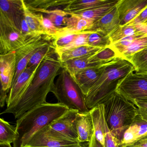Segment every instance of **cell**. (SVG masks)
I'll return each mask as SVG.
<instances>
[{
  "label": "cell",
  "instance_id": "obj_11",
  "mask_svg": "<svg viewBox=\"0 0 147 147\" xmlns=\"http://www.w3.org/2000/svg\"><path fill=\"white\" fill-rule=\"evenodd\" d=\"M17 67L16 51L0 55V78L1 89H11L15 76Z\"/></svg>",
  "mask_w": 147,
  "mask_h": 147
},
{
  "label": "cell",
  "instance_id": "obj_15",
  "mask_svg": "<svg viewBox=\"0 0 147 147\" xmlns=\"http://www.w3.org/2000/svg\"><path fill=\"white\" fill-rule=\"evenodd\" d=\"M68 13L70 17H68L66 26L59 28L55 38L66 34L79 33L92 30L94 23L93 21L73 13Z\"/></svg>",
  "mask_w": 147,
  "mask_h": 147
},
{
  "label": "cell",
  "instance_id": "obj_35",
  "mask_svg": "<svg viewBox=\"0 0 147 147\" xmlns=\"http://www.w3.org/2000/svg\"><path fill=\"white\" fill-rule=\"evenodd\" d=\"M53 47V46L48 43L38 49L32 57L27 67H37L42 61L45 57L50 52Z\"/></svg>",
  "mask_w": 147,
  "mask_h": 147
},
{
  "label": "cell",
  "instance_id": "obj_4",
  "mask_svg": "<svg viewBox=\"0 0 147 147\" xmlns=\"http://www.w3.org/2000/svg\"><path fill=\"white\" fill-rule=\"evenodd\" d=\"M106 120L119 144L125 131L138 116L135 104L115 92L103 103Z\"/></svg>",
  "mask_w": 147,
  "mask_h": 147
},
{
  "label": "cell",
  "instance_id": "obj_41",
  "mask_svg": "<svg viewBox=\"0 0 147 147\" xmlns=\"http://www.w3.org/2000/svg\"><path fill=\"white\" fill-rule=\"evenodd\" d=\"M147 22V6L133 20L128 24L135 25L138 24H146Z\"/></svg>",
  "mask_w": 147,
  "mask_h": 147
},
{
  "label": "cell",
  "instance_id": "obj_9",
  "mask_svg": "<svg viewBox=\"0 0 147 147\" xmlns=\"http://www.w3.org/2000/svg\"><path fill=\"white\" fill-rule=\"evenodd\" d=\"M42 36H37L27 39L26 43L16 51L17 67L13 84L25 70L34 53L41 47L49 43Z\"/></svg>",
  "mask_w": 147,
  "mask_h": 147
},
{
  "label": "cell",
  "instance_id": "obj_18",
  "mask_svg": "<svg viewBox=\"0 0 147 147\" xmlns=\"http://www.w3.org/2000/svg\"><path fill=\"white\" fill-rule=\"evenodd\" d=\"M103 66L87 69L76 73L73 77L71 76L85 96L100 76L103 71Z\"/></svg>",
  "mask_w": 147,
  "mask_h": 147
},
{
  "label": "cell",
  "instance_id": "obj_48",
  "mask_svg": "<svg viewBox=\"0 0 147 147\" xmlns=\"http://www.w3.org/2000/svg\"><path fill=\"white\" fill-rule=\"evenodd\" d=\"M136 73L140 74H147V67L144 69L142 70V71H140L139 72H136Z\"/></svg>",
  "mask_w": 147,
  "mask_h": 147
},
{
  "label": "cell",
  "instance_id": "obj_50",
  "mask_svg": "<svg viewBox=\"0 0 147 147\" xmlns=\"http://www.w3.org/2000/svg\"><path fill=\"white\" fill-rule=\"evenodd\" d=\"M140 141H144V142H147V136L144 138H142V139L140 140Z\"/></svg>",
  "mask_w": 147,
  "mask_h": 147
},
{
  "label": "cell",
  "instance_id": "obj_1",
  "mask_svg": "<svg viewBox=\"0 0 147 147\" xmlns=\"http://www.w3.org/2000/svg\"><path fill=\"white\" fill-rule=\"evenodd\" d=\"M63 68L62 63L53 47L39 65L28 88L22 97L1 114L12 113L16 119L42 104L55 84V79Z\"/></svg>",
  "mask_w": 147,
  "mask_h": 147
},
{
  "label": "cell",
  "instance_id": "obj_34",
  "mask_svg": "<svg viewBox=\"0 0 147 147\" xmlns=\"http://www.w3.org/2000/svg\"><path fill=\"white\" fill-rule=\"evenodd\" d=\"M94 31L87 30L82 32L80 33L75 39L68 45L62 49L56 50L58 55H60L61 54L63 53L64 51L76 49L78 47H81L82 46L88 45V38L89 35L92 33Z\"/></svg>",
  "mask_w": 147,
  "mask_h": 147
},
{
  "label": "cell",
  "instance_id": "obj_36",
  "mask_svg": "<svg viewBox=\"0 0 147 147\" xmlns=\"http://www.w3.org/2000/svg\"><path fill=\"white\" fill-rule=\"evenodd\" d=\"M135 68V72H139L147 67V48L136 53L130 59Z\"/></svg>",
  "mask_w": 147,
  "mask_h": 147
},
{
  "label": "cell",
  "instance_id": "obj_8",
  "mask_svg": "<svg viewBox=\"0 0 147 147\" xmlns=\"http://www.w3.org/2000/svg\"><path fill=\"white\" fill-rule=\"evenodd\" d=\"M80 144L48 125L36 132L24 147H63Z\"/></svg>",
  "mask_w": 147,
  "mask_h": 147
},
{
  "label": "cell",
  "instance_id": "obj_21",
  "mask_svg": "<svg viewBox=\"0 0 147 147\" xmlns=\"http://www.w3.org/2000/svg\"><path fill=\"white\" fill-rule=\"evenodd\" d=\"M92 55L62 62L63 68L67 70L69 75L73 77L76 73L82 70L103 66V65H100L90 63V57Z\"/></svg>",
  "mask_w": 147,
  "mask_h": 147
},
{
  "label": "cell",
  "instance_id": "obj_29",
  "mask_svg": "<svg viewBox=\"0 0 147 147\" xmlns=\"http://www.w3.org/2000/svg\"><path fill=\"white\" fill-rule=\"evenodd\" d=\"M135 35H136V30L134 26L128 24L123 26L119 25L108 36L111 45L126 37Z\"/></svg>",
  "mask_w": 147,
  "mask_h": 147
},
{
  "label": "cell",
  "instance_id": "obj_32",
  "mask_svg": "<svg viewBox=\"0 0 147 147\" xmlns=\"http://www.w3.org/2000/svg\"><path fill=\"white\" fill-rule=\"evenodd\" d=\"M37 17L43 29L46 40H54L57 36L59 28L56 26L48 18L44 17L42 13H38Z\"/></svg>",
  "mask_w": 147,
  "mask_h": 147
},
{
  "label": "cell",
  "instance_id": "obj_16",
  "mask_svg": "<svg viewBox=\"0 0 147 147\" xmlns=\"http://www.w3.org/2000/svg\"><path fill=\"white\" fill-rule=\"evenodd\" d=\"M93 124L94 132L97 140L105 147V136L110 130L105 115L104 105H98L90 110Z\"/></svg>",
  "mask_w": 147,
  "mask_h": 147
},
{
  "label": "cell",
  "instance_id": "obj_2",
  "mask_svg": "<svg viewBox=\"0 0 147 147\" xmlns=\"http://www.w3.org/2000/svg\"><path fill=\"white\" fill-rule=\"evenodd\" d=\"M135 69L132 63L120 57L103 66L102 73L85 95L86 105L90 111L103 104L116 92L119 81Z\"/></svg>",
  "mask_w": 147,
  "mask_h": 147
},
{
  "label": "cell",
  "instance_id": "obj_30",
  "mask_svg": "<svg viewBox=\"0 0 147 147\" xmlns=\"http://www.w3.org/2000/svg\"><path fill=\"white\" fill-rule=\"evenodd\" d=\"M117 57L116 52L111 47H107L92 55L90 57V63L103 65Z\"/></svg>",
  "mask_w": 147,
  "mask_h": 147
},
{
  "label": "cell",
  "instance_id": "obj_22",
  "mask_svg": "<svg viewBox=\"0 0 147 147\" xmlns=\"http://www.w3.org/2000/svg\"><path fill=\"white\" fill-rule=\"evenodd\" d=\"M119 0H111V1L98 7L92 8L83 11L69 13L80 16L86 19L92 20L94 22L99 20L108 13L116 6Z\"/></svg>",
  "mask_w": 147,
  "mask_h": 147
},
{
  "label": "cell",
  "instance_id": "obj_23",
  "mask_svg": "<svg viewBox=\"0 0 147 147\" xmlns=\"http://www.w3.org/2000/svg\"><path fill=\"white\" fill-rule=\"evenodd\" d=\"M110 1L111 0H72L63 10L68 13L83 11L98 7Z\"/></svg>",
  "mask_w": 147,
  "mask_h": 147
},
{
  "label": "cell",
  "instance_id": "obj_3",
  "mask_svg": "<svg viewBox=\"0 0 147 147\" xmlns=\"http://www.w3.org/2000/svg\"><path fill=\"white\" fill-rule=\"evenodd\" d=\"M69 110L58 102H46L26 113L17 120L18 136L13 143V147H24L36 132L49 125Z\"/></svg>",
  "mask_w": 147,
  "mask_h": 147
},
{
  "label": "cell",
  "instance_id": "obj_42",
  "mask_svg": "<svg viewBox=\"0 0 147 147\" xmlns=\"http://www.w3.org/2000/svg\"><path fill=\"white\" fill-rule=\"evenodd\" d=\"M21 32L22 34L27 38V39L33 37L38 36V35L35 34L29 27L27 23L25 20V18L23 19L21 24Z\"/></svg>",
  "mask_w": 147,
  "mask_h": 147
},
{
  "label": "cell",
  "instance_id": "obj_37",
  "mask_svg": "<svg viewBox=\"0 0 147 147\" xmlns=\"http://www.w3.org/2000/svg\"><path fill=\"white\" fill-rule=\"evenodd\" d=\"M141 37H143L136 35L126 37L115 43L112 44L110 47L116 52L118 57H120L121 54L134 41Z\"/></svg>",
  "mask_w": 147,
  "mask_h": 147
},
{
  "label": "cell",
  "instance_id": "obj_38",
  "mask_svg": "<svg viewBox=\"0 0 147 147\" xmlns=\"http://www.w3.org/2000/svg\"><path fill=\"white\" fill-rule=\"evenodd\" d=\"M82 32L66 34L57 38L54 39L53 47L55 48V50H57L67 46L71 43Z\"/></svg>",
  "mask_w": 147,
  "mask_h": 147
},
{
  "label": "cell",
  "instance_id": "obj_5",
  "mask_svg": "<svg viewBox=\"0 0 147 147\" xmlns=\"http://www.w3.org/2000/svg\"><path fill=\"white\" fill-rule=\"evenodd\" d=\"M58 103L66 106L69 109L77 110L80 112L89 111L86 103L85 96L74 80L63 68L52 88Z\"/></svg>",
  "mask_w": 147,
  "mask_h": 147
},
{
  "label": "cell",
  "instance_id": "obj_17",
  "mask_svg": "<svg viewBox=\"0 0 147 147\" xmlns=\"http://www.w3.org/2000/svg\"><path fill=\"white\" fill-rule=\"evenodd\" d=\"M147 136V122L138 116L133 123L125 131L120 147H126Z\"/></svg>",
  "mask_w": 147,
  "mask_h": 147
},
{
  "label": "cell",
  "instance_id": "obj_10",
  "mask_svg": "<svg viewBox=\"0 0 147 147\" xmlns=\"http://www.w3.org/2000/svg\"><path fill=\"white\" fill-rule=\"evenodd\" d=\"M40 64L37 67H27L19 76L10 89L7 100V107L16 103L22 97L30 86Z\"/></svg>",
  "mask_w": 147,
  "mask_h": 147
},
{
  "label": "cell",
  "instance_id": "obj_46",
  "mask_svg": "<svg viewBox=\"0 0 147 147\" xmlns=\"http://www.w3.org/2000/svg\"><path fill=\"white\" fill-rule=\"evenodd\" d=\"M126 147H147V142L138 141L135 143Z\"/></svg>",
  "mask_w": 147,
  "mask_h": 147
},
{
  "label": "cell",
  "instance_id": "obj_20",
  "mask_svg": "<svg viewBox=\"0 0 147 147\" xmlns=\"http://www.w3.org/2000/svg\"><path fill=\"white\" fill-rule=\"evenodd\" d=\"M119 25V15L116 6L101 18L95 21L90 30L108 35Z\"/></svg>",
  "mask_w": 147,
  "mask_h": 147
},
{
  "label": "cell",
  "instance_id": "obj_6",
  "mask_svg": "<svg viewBox=\"0 0 147 147\" xmlns=\"http://www.w3.org/2000/svg\"><path fill=\"white\" fill-rule=\"evenodd\" d=\"M116 92L132 103L147 102V74L129 73L119 81Z\"/></svg>",
  "mask_w": 147,
  "mask_h": 147
},
{
  "label": "cell",
  "instance_id": "obj_19",
  "mask_svg": "<svg viewBox=\"0 0 147 147\" xmlns=\"http://www.w3.org/2000/svg\"><path fill=\"white\" fill-rule=\"evenodd\" d=\"M77 113L76 127L79 142H89L93 135L94 127L90 111Z\"/></svg>",
  "mask_w": 147,
  "mask_h": 147
},
{
  "label": "cell",
  "instance_id": "obj_39",
  "mask_svg": "<svg viewBox=\"0 0 147 147\" xmlns=\"http://www.w3.org/2000/svg\"><path fill=\"white\" fill-rule=\"evenodd\" d=\"M133 103L138 109L139 117L142 120L147 122V102L136 101Z\"/></svg>",
  "mask_w": 147,
  "mask_h": 147
},
{
  "label": "cell",
  "instance_id": "obj_44",
  "mask_svg": "<svg viewBox=\"0 0 147 147\" xmlns=\"http://www.w3.org/2000/svg\"><path fill=\"white\" fill-rule=\"evenodd\" d=\"M10 92V90L8 91H4L1 88V94H0V105L1 107L5 106V103H6L7 100V94L8 92Z\"/></svg>",
  "mask_w": 147,
  "mask_h": 147
},
{
  "label": "cell",
  "instance_id": "obj_25",
  "mask_svg": "<svg viewBox=\"0 0 147 147\" xmlns=\"http://www.w3.org/2000/svg\"><path fill=\"white\" fill-rule=\"evenodd\" d=\"M72 0H28L24 1L30 10L36 13L40 10H50L52 7L67 5Z\"/></svg>",
  "mask_w": 147,
  "mask_h": 147
},
{
  "label": "cell",
  "instance_id": "obj_31",
  "mask_svg": "<svg viewBox=\"0 0 147 147\" xmlns=\"http://www.w3.org/2000/svg\"><path fill=\"white\" fill-rule=\"evenodd\" d=\"M147 48V37L139 38L134 41L121 54L120 57L129 61L136 53Z\"/></svg>",
  "mask_w": 147,
  "mask_h": 147
},
{
  "label": "cell",
  "instance_id": "obj_12",
  "mask_svg": "<svg viewBox=\"0 0 147 147\" xmlns=\"http://www.w3.org/2000/svg\"><path fill=\"white\" fill-rule=\"evenodd\" d=\"M147 6V0H119L116 7L119 15V25L133 20Z\"/></svg>",
  "mask_w": 147,
  "mask_h": 147
},
{
  "label": "cell",
  "instance_id": "obj_13",
  "mask_svg": "<svg viewBox=\"0 0 147 147\" xmlns=\"http://www.w3.org/2000/svg\"><path fill=\"white\" fill-rule=\"evenodd\" d=\"M78 112L77 110L69 109L49 125L52 129L66 136L78 141L76 118Z\"/></svg>",
  "mask_w": 147,
  "mask_h": 147
},
{
  "label": "cell",
  "instance_id": "obj_40",
  "mask_svg": "<svg viewBox=\"0 0 147 147\" xmlns=\"http://www.w3.org/2000/svg\"><path fill=\"white\" fill-rule=\"evenodd\" d=\"M104 147H120L118 141L110 130L107 132L105 136Z\"/></svg>",
  "mask_w": 147,
  "mask_h": 147
},
{
  "label": "cell",
  "instance_id": "obj_14",
  "mask_svg": "<svg viewBox=\"0 0 147 147\" xmlns=\"http://www.w3.org/2000/svg\"><path fill=\"white\" fill-rule=\"evenodd\" d=\"M23 1L24 0H0V13L20 31L24 18Z\"/></svg>",
  "mask_w": 147,
  "mask_h": 147
},
{
  "label": "cell",
  "instance_id": "obj_7",
  "mask_svg": "<svg viewBox=\"0 0 147 147\" xmlns=\"http://www.w3.org/2000/svg\"><path fill=\"white\" fill-rule=\"evenodd\" d=\"M21 31L0 13V53L1 55L16 51L27 42Z\"/></svg>",
  "mask_w": 147,
  "mask_h": 147
},
{
  "label": "cell",
  "instance_id": "obj_51",
  "mask_svg": "<svg viewBox=\"0 0 147 147\" xmlns=\"http://www.w3.org/2000/svg\"><path fill=\"white\" fill-rule=\"evenodd\" d=\"M146 24H147V23H146Z\"/></svg>",
  "mask_w": 147,
  "mask_h": 147
},
{
  "label": "cell",
  "instance_id": "obj_28",
  "mask_svg": "<svg viewBox=\"0 0 147 147\" xmlns=\"http://www.w3.org/2000/svg\"><path fill=\"white\" fill-rule=\"evenodd\" d=\"M37 12L46 13L47 18L58 28L66 26L68 13L58 8L53 10H40Z\"/></svg>",
  "mask_w": 147,
  "mask_h": 147
},
{
  "label": "cell",
  "instance_id": "obj_24",
  "mask_svg": "<svg viewBox=\"0 0 147 147\" xmlns=\"http://www.w3.org/2000/svg\"><path fill=\"white\" fill-rule=\"evenodd\" d=\"M103 49H104L90 45H85L64 51L58 56L61 61L63 63L69 60L81 58L95 54Z\"/></svg>",
  "mask_w": 147,
  "mask_h": 147
},
{
  "label": "cell",
  "instance_id": "obj_27",
  "mask_svg": "<svg viewBox=\"0 0 147 147\" xmlns=\"http://www.w3.org/2000/svg\"><path fill=\"white\" fill-rule=\"evenodd\" d=\"M23 5L25 20L31 30L36 35L44 36V32L38 18L37 13L30 10L24 0Z\"/></svg>",
  "mask_w": 147,
  "mask_h": 147
},
{
  "label": "cell",
  "instance_id": "obj_47",
  "mask_svg": "<svg viewBox=\"0 0 147 147\" xmlns=\"http://www.w3.org/2000/svg\"><path fill=\"white\" fill-rule=\"evenodd\" d=\"M63 147H86L83 146L82 144H76V145H70V146H64Z\"/></svg>",
  "mask_w": 147,
  "mask_h": 147
},
{
  "label": "cell",
  "instance_id": "obj_45",
  "mask_svg": "<svg viewBox=\"0 0 147 147\" xmlns=\"http://www.w3.org/2000/svg\"><path fill=\"white\" fill-rule=\"evenodd\" d=\"M88 147H104L103 145L97 140L94 133L91 138L90 142H88Z\"/></svg>",
  "mask_w": 147,
  "mask_h": 147
},
{
  "label": "cell",
  "instance_id": "obj_43",
  "mask_svg": "<svg viewBox=\"0 0 147 147\" xmlns=\"http://www.w3.org/2000/svg\"><path fill=\"white\" fill-rule=\"evenodd\" d=\"M133 26L136 30V35L142 37H147V24H138Z\"/></svg>",
  "mask_w": 147,
  "mask_h": 147
},
{
  "label": "cell",
  "instance_id": "obj_33",
  "mask_svg": "<svg viewBox=\"0 0 147 147\" xmlns=\"http://www.w3.org/2000/svg\"><path fill=\"white\" fill-rule=\"evenodd\" d=\"M111 44L108 35L99 32L94 31L91 33L88 38V45L93 47L104 49L110 47Z\"/></svg>",
  "mask_w": 147,
  "mask_h": 147
},
{
  "label": "cell",
  "instance_id": "obj_49",
  "mask_svg": "<svg viewBox=\"0 0 147 147\" xmlns=\"http://www.w3.org/2000/svg\"><path fill=\"white\" fill-rule=\"evenodd\" d=\"M0 147H12L11 146V144H0Z\"/></svg>",
  "mask_w": 147,
  "mask_h": 147
},
{
  "label": "cell",
  "instance_id": "obj_26",
  "mask_svg": "<svg viewBox=\"0 0 147 147\" xmlns=\"http://www.w3.org/2000/svg\"><path fill=\"white\" fill-rule=\"evenodd\" d=\"M16 127L0 119V144H11L18 138Z\"/></svg>",
  "mask_w": 147,
  "mask_h": 147
}]
</instances>
